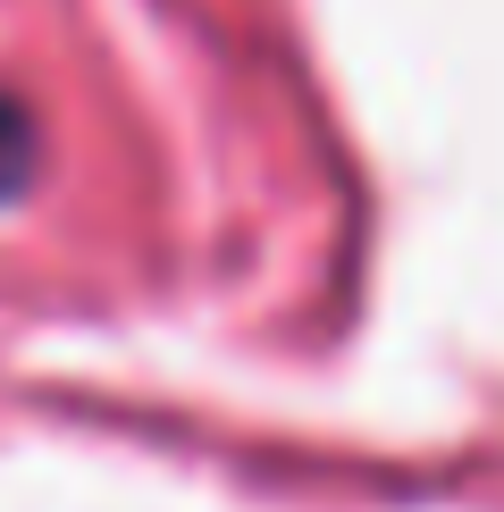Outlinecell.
<instances>
[{
    "label": "cell",
    "instance_id": "1",
    "mask_svg": "<svg viewBox=\"0 0 504 512\" xmlns=\"http://www.w3.org/2000/svg\"><path fill=\"white\" fill-rule=\"evenodd\" d=\"M34 152H42V135H34V110L0 93V202H17V194H26V177H34Z\"/></svg>",
    "mask_w": 504,
    "mask_h": 512
}]
</instances>
